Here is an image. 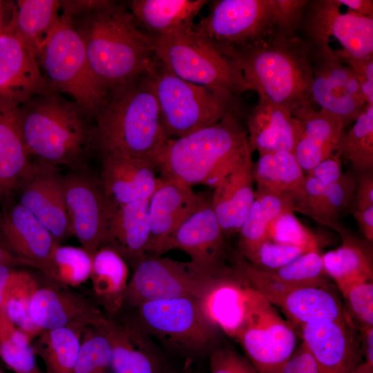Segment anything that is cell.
Here are the masks:
<instances>
[{
	"instance_id": "1",
	"label": "cell",
	"mask_w": 373,
	"mask_h": 373,
	"mask_svg": "<svg viewBox=\"0 0 373 373\" xmlns=\"http://www.w3.org/2000/svg\"><path fill=\"white\" fill-rule=\"evenodd\" d=\"M66 17L84 45L90 64L111 91L149 73L156 57L149 35L135 26L132 14L112 1H61Z\"/></svg>"
},
{
	"instance_id": "2",
	"label": "cell",
	"mask_w": 373,
	"mask_h": 373,
	"mask_svg": "<svg viewBox=\"0 0 373 373\" xmlns=\"http://www.w3.org/2000/svg\"><path fill=\"white\" fill-rule=\"evenodd\" d=\"M17 115L30 156L54 166L85 167L95 150V120L77 102L52 90L24 102Z\"/></svg>"
},
{
	"instance_id": "3",
	"label": "cell",
	"mask_w": 373,
	"mask_h": 373,
	"mask_svg": "<svg viewBox=\"0 0 373 373\" xmlns=\"http://www.w3.org/2000/svg\"><path fill=\"white\" fill-rule=\"evenodd\" d=\"M251 151L247 132L230 110L218 122L168 139L153 157L161 178L187 186H212L221 174Z\"/></svg>"
},
{
	"instance_id": "4",
	"label": "cell",
	"mask_w": 373,
	"mask_h": 373,
	"mask_svg": "<svg viewBox=\"0 0 373 373\" xmlns=\"http://www.w3.org/2000/svg\"><path fill=\"white\" fill-rule=\"evenodd\" d=\"M169 139L146 74L110 93L95 119L94 149L151 161Z\"/></svg>"
},
{
	"instance_id": "5",
	"label": "cell",
	"mask_w": 373,
	"mask_h": 373,
	"mask_svg": "<svg viewBox=\"0 0 373 373\" xmlns=\"http://www.w3.org/2000/svg\"><path fill=\"white\" fill-rule=\"evenodd\" d=\"M248 89L258 99L280 106L291 113L312 104L310 47L297 36L280 35L271 41L247 50L233 60Z\"/></svg>"
},
{
	"instance_id": "6",
	"label": "cell",
	"mask_w": 373,
	"mask_h": 373,
	"mask_svg": "<svg viewBox=\"0 0 373 373\" xmlns=\"http://www.w3.org/2000/svg\"><path fill=\"white\" fill-rule=\"evenodd\" d=\"M126 311L122 312L155 342L186 359L208 356L219 346L220 330L204 312L200 298L152 300Z\"/></svg>"
},
{
	"instance_id": "7",
	"label": "cell",
	"mask_w": 373,
	"mask_h": 373,
	"mask_svg": "<svg viewBox=\"0 0 373 373\" xmlns=\"http://www.w3.org/2000/svg\"><path fill=\"white\" fill-rule=\"evenodd\" d=\"M149 37L156 59L178 77L207 88L229 103L236 94L249 90L233 61L200 36L194 26Z\"/></svg>"
},
{
	"instance_id": "8",
	"label": "cell",
	"mask_w": 373,
	"mask_h": 373,
	"mask_svg": "<svg viewBox=\"0 0 373 373\" xmlns=\"http://www.w3.org/2000/svg\"><path fill=\"white\" fill-rule=\"evenodd\" d=\"M37 57L50 87L70 95L95 120L110 92L94 73L82 40L66 17L61 15Z\"/></svg>"
},
{
	"instance_id": "9",
	"label": "cell",
	"mask_w": 373,
	"mask_h": 373,
	"mask_svg": "<svg viewBox=\"0 0 373 373\" xmlns=\"http://www.w3.org/2000/svg\"><path fill=\"white\" fill-rule=\"evenodd\" d=\"M195 31L233 61L242 52L283 35L275 0H218Z\"/></svg>"
},
{
	"instance_id": "10",
	"label": "cell",
	"mask_w": 373,
	"mask_h": 373,
	"mask_svg": "<svg viewBox=\"0 0 373 373\" xmlns=\"http://www.w3.org/2000/svg\"><path fill=\"white\" fill-rule=\"evenodd\" d=\"M146 75L169 138L182 137L211 126L231 110L229 102L207 88L178 77L157 59Z\"/></svg>"
},
{
	"instance_id": "11",
	"label": "cell",
	"mask_w": 373,
	"mask_h": 373,
	"mask_svg": "<svg viewBox=\"0 0 373 373\" xmlns=\"http://www.w3.org/2000/svg\"><path fill=\"white\" fill-rule=\"evenodd\" d=\"M133 267L123 309L157 300L184 297L200 299L216 277L206 274L190 261H178L149 254Z\"/></svg>"
},
{
	"instance_id": "12",
	"label": "cell",
	"mask_w": 373,
	"mask_h": 373,
	"mask_svg": "<svg viewBox=\"0 0 373 373\" xmlns=\"http://www.w3.org/2000/svg\"><path fill=\"white\" fill-rule=\"evenodd\" d=\"M236 341L257 373H278L296 347V333L254 289L245 323Z\"/></svg>"
},
{
	"instance_id": "13",
	"label": "cell",
	"mask_w": 373,
	"mask_h": 373,
	"mask_svg": "<svg viewBox=\"0 0 373 373\" xmlns=\"http://www.w3.org/2000/svg\"><path fill=\"white\" fill-rule=\"evenodd\" d=\"M307 42L313 77L312 100L321 109L339 117L346 126L356 120L366 104L357 78L328 41Z\"/></svg>"
},
{
	"instance_id": "14",
	"label": "cell",
	"mask_w": 373,
	"mask_h": 373,
	"mask_svg": "<svg viewBox=\"0 0 373 373\" xmlns=\"http://www.w3.org/2000/svg\"><path fill=\"white\" fill-rule=\"evenodd\" d=\"M239 264L249 284L272 305L281 309L292 325L301 327L346 318L340 300L327 285L283 287L244 258L240 259Z\"/></svg>"
},
{
	"instance_id": "15",
	"label": "cell",
	"mask_w": 373,
	"mask_h": 373,
	"mask_svg": "<svg viewBox=\"0 0 373 373\" xmlns=\"http://www.w3.org/2000/svg\"><path fill=\"white\" fill-rule=\"evenodd\" d=\"M64 187L71 236L93 257L103 244L113 206L99 180L85 172L64 177Z\"/></svg>"
},
{
	"instance_id": "16",
	"label": "cell",
	"mask_w": 373,
	"mask_h": 373,
	"mask_svg": "<svg viewBox=\"0 0 373 373\" xmlns=\"http://www.w3.org/2000/svg\"><path fill=\"white\" fill-rule=\"evenodd\" d=\"M224 237L208 198L171 234L161 256L171 250H180L200 270L216 277L227 267Z\"/></svg>"
},
{
	"instance_id": "17",
	"label": "cell",
	"mask_w": 373,
	"mask_h": 373,
	"mask_svg": "<svg viewBox=\"0 0 373 373\" xmlns=\"http://www.w3.org/2000/svg\"><path fill=\"white\" fill-rule=\"evenodd\" d=\"M338 0L314 1L307 16L305 28L309 41H329L334 37L343 49L336 55L354 59L373 57V17L349 11L340 12Z\"/></svg>"
},
{
	"instance_id": "18",
	"label": "cell",
	"mask_w": 373,
	"mask_h": 373,
	"mask_svg": "<svg viewBox=\"0 0 373 373\" xmlns=\"http://www.w3.org/2000/svg\"><path fill=\"white\" fill-rule=\"evenodd\" d=\"M15 189L18 191V202L48 229L57 242L71 236L64 177L57 166L40 160L32 162Z\"/></svg>"
},
{
	"instance_id": "19",
	"label": "cell",
	"mask_w": 373,
	"mask_h": 373,
	"mask_svg": "<svg viewBox=\"0 0 373 373\" xmlns=\"http://www.w3.org/2000/svg\"><path fill=\"white\" fill-rule=\"evenodd\" d=\"M52 90L36 53L10 25L0 36V106L17 108L35 95Z\"/></svg>"
},
{
	"instance_id": "20",
	"label": "cell",
	"mask_w": 373,
	"mask_h": 373,
	"mask_svg": "<svg viewBox=\"0 0 373 373\" xmlns=\"http://www.w3.org/2000/svg\"><path fill=\"white\" fill-rule=\"evenodd\" d=\"M38 285L30 303V315L41 332L60 327L84 329L108 321L92 302L52 280Z\"/></svg>"
},
{
	"instance_id": "21",
	"label": "cell",
	"mask_w": 373,
	"mask_h": 373,
	"mask_svg": "<svg viewBox=\"0 0 373 373\" xmlns=\"http://www.w3.org/2000/svg\"><path fill=\"white\" fill-rule=\"evenodd\" d=\"M112 373H171L157 343L123 312L108 318Z\"/></svg>"
},
{
	"instance_id": "22",
	"label": "cell",
	"mask_w": 373,
	"mask_h": 373,
	"mask_svg": "<svg viewBox=\"0 0 373 373\" xmlns=\"http://www.w3.org/2000/svg\"><path fill=\"white\" fill-rule=\"evenodd\" d=\"M158 174L149 160L113 153L102 154L99 181L113 207L150 199L164 181Z\"/></svg>"
},
{
	"instance_id": "23",
	"label": "cell",
	"mask_w": 373,
	"mask_h": 373,
	"mask_svg": "<svg viewBox=\"0 0 373 373\" xmlns=\"http://www.w3.org/2000/svg\"><path fill=\"white\" fill-rule=\"evenodd\" d=\"M0 237L14 256L48 278L57 242L48 229L18 202L6 206L0 213Z\"/></svg>"
},
{
	"instance_id": "24",
	"label": "cell",
	"mask_w": 373,
	"mask_h": 373,
	"mask_svg": "<svg viewBox=\"0 0 373 373\" xmlns=\"http://www.w3.org/2000/svg\"><path fill=\"white\" fill-rule=\"evenodd\" d=\"M300 327L317 373H352L361 363L358 338L346 318Z\"/></svg>"
},
{
	"instance_id": "25",
	"label": "cell",
	"mask_w": 373,
	"mask_h": 373,
	"mask_svg": "<svg viewBox=\"0 0 373 373\" xmlns=\"http://www.w3.org/2000/svg\"><path fill=\"white\" fill-rule=\"evenodd\" d=\"M253 292L236 260L235 267H227L215 278L200 303L209 320L236 340L245 323Z\"/></svg>"
},
{
	"instance_id": "26",
	"label": "cell",
	"mask_w": 373,
	"mask_h": 373,
	"mask_svg": "<svg viewBox=\"0 0 373 373\" xmlns=\"http://www.w3.org/2000/svg\"><path fill=\"white\" fill-rule=\"evenodd\" d=\"M252 153L247 151L211 187L213 209L224 236L239 233L255 198Z\"/></svg>"
},
{
	"instance_id": "27",
	"label": "cell",
	"mask_w": 373,
	"mask_h": 373,
	"mask_svg": "<svg viewBox=\"0 0 373 373\" xmlns=\"http://www.w3.org/2000/svg\"><path fill=\"white\" fill-rule=\"evenodd\" d=\"M207 198L192 187L164 180L149 199L150 235L146 254L161 256L171 234Z\"/></svg>"
},
{
	"instance_id": "28",
	"label": "cell",
	"mask_w": 373,
	"mask_h": 373,
	"mask_svg": "<svg viewBox=\"0 0 373 373\" xmlns=\"http://www.w3.org/2000/svg\"><path fill=\"white\" fill-rule=\"evenodd\" d=\"M292 115L300 124L294 155L302 170L308 173L337 151L345 126L339 117L316 110L312 104L295 110Z\"/></svg>"
},
{
	"instance_id": "29",
	"label": "cell",
	"mask_w": 373,
	"mask_h": 373,
	"mask_svg": "<svg viewBox=\"0 0 373 373\" xmlns=\"http://www.w3.org/2000/svg\"><path fill=\"white\" fill-rule=\"evenodd\" d=\"M247 132L252 153L278 151L294 153L300 124L289 110L259 99L248 116Z\"/></svg>"
},
{
	"instance_id": "30",
	"label": "cell",
	"mask_w": 373,
	"mask_h": 373,
	"mask_svg": "<svg viewBox=\"0 0 373 373\" xmlns=\"http://www.w3.org/2000/svg\"><path fill=\"white\" fill-rule=\"evenodd\" d=\"M356 178L347 173L337 182L327 184L305 175L302 192L295 200L294 212L310 217L338 233L343 228L341 214L352 203Z\"/></svg>"
},
{
	"instance_id": "31",
	"label": "cell",
	"mask_w": 373,
	"mask_h": 373,
	"mask_svg": "<svg viewBox=\"0 0 373 373\" xmlns=\"http://www.w3.org/2000/svg\"><path fill=\"white\" fill-rule=\"evenodd\" d=\"M149 209V199L113 207L102 247L113 249L133 266L146 254Z\"/></svg>"
},
{
	"instance_id": "32",
	"label": "cell",
	"mask_w": 373,
	"mask_h": 373,
	"mask_svg": "<svg viewBox=\"0 0 373 373\" xmlns=\"http://www.w3.org/2000/svg\"><path fill=\"white\" fill-rule=\"evenodd\" d=\"M206 0H134L131 1V14L151 32L166 35L194 26V19L207 3Z\"/></svg>"
},
{
	"instance_id": "33",
	"label": "cell",
	"mask_w": 373,
	"mask_h": 373,
	"mask_svg": "<svg viewBox=\"0 0 373 373\" xmlns=\"http://www.w3.org/2000/svg\"><path fill=\"white\" fill-rule=\"evenodd\" d=\"M128 274L126 262L113 249L102 247L93 256L90 278L95 296L108 318L123 309Z\"/></svg>"
},
{
	"instance_id": "34",
	"label": "cell",
	"mask_w": 373,
	"mask_h": 373,
	"mask_svg": "<svg viewBox=\"0 0 373 373\" xmlns=\"http://www.w3.org/2000/svg\"><path fill=\"white\" fill-rule=\"evenodd\" d=\"M31 164L17 108L0 106V199L15 189Z\"/></svg>"
},
{
	"instance_id": "35",
	"label": "cell",
	"mask_w": 373,
	"mask_h": 373,
	"mask_svg": "<svg viewBox=\"0 0 373 373\" xmlns=\"http://www.w3.org/2000/svg\"><path fill=\"white\" fill-rule=\"evenodd\" d=\"M342 244L322 254L324 270L340 289L353 283L372 281V256L357 238L344 227L338 232Z\"/></svg>"
},
{
	"instance_id": "36",
	"label": "cell",
	"mask_w": 373,
	"mask_h": 373,
	"mask_svg": "<svg viewBox=\"0 0 373 373\" xmlns=\"http://www.w3.org/2000/svg\"><path fill=\"white\" fill-rule=\"evenodd\" d=\"M294 199L287 194L257 188L249 212L239 231L238 247L244 257L267 240L270 225L283 213L294 212Z\"/></svg>"
},
{
	"instance_id": "37",
	"label": "cell",
	"mask_w": 373,
	"mask_h": 373,
	"mask_svg": "<svg viewBox=\"0 0 373 373\" xmlns=\"http://www.w3.org/2000/svg\"><path fill=\"white\" fill-rule=\"evenodd\" d=\"M61 1L19 0L10 27L15 34L37 55L59 22Z\"/></svg>"
},
{
	"instance_id": "38",
	"label": "cell",
	"mask_w": 373,
	"mask_h": 373,
	"mask_svg": "<svg viewBox=\"0 0 373 373\" xmlns=\"http://www.w3.org/2000/svg\"><path fill=\"white\" fill-rule=\"evenodd\" d=\"M258 155L252 165L257 188L289 195L295 201L302 192L305 175L294 153L278 151Z\"/></svg>"
},
{
	"instance_id": "39",
	"label": "cell",
	"mask_w": 373,
	"mask_h": 373,
	"mask_svg": "<svg viewBox=\"0 0 373 373\" xmlns=\"http://www.w3.org/2000/svg\"><path fill=\"white\" fill-rule=\"evenodd\" d=\"M84 329L60 327L43 331L33 347L46 373H72Z\"/></svg>"
},
{
	"instance_id": "40",
	"label": "cell",
	"mask_w": 373,
	"mask_h": 373,
	"mask_svg": "<svg viewBox=\"0 0 373 373\" xmlns=\"http://www.w3.org/2000/svg\"><path fill=\"white\" fill-rule=\"evenodd\" d=\"M358 173L373 169V104H365L347 132H343L337 151Z\"/></svg>"
},
{
	"instance_id": "41",
	"label": "cell",
	"mask_w": 373,
	"mask_h": 373,
	"mask_svg": "<svg viewBox=\"0 0 373 373\" xmlns=\"http://www.w3.org/2000/svg\"><path fill=\"white\" fill-rule=\"evenodd\" d=\"M260 270L270 280L283 287L324 286L328 283L322 254L318 251L305 253L276 269Z\"/></svg>"
},
{
	"instance_id": "42",
	"label": "cell",
	"mask_w": 373,
	"mask_h": 373,
	"mask_svg": "<svg viewBox=\"0 0 373 373\" xmlns=\"http://www.w3.org/2000/svg\"><path fill=\"white\" fill-rule=\"evenodd\" d=\"M93 257L83 248L56 242L48 278L63 286H78L90 278Z\"/></svg>"
},
{
	"instance_id": "43",
	"label": "cell",
	"mask_w": 373,
	"mask_h": 373,
	"mask_svg": "<svg viewBox=\"0 0 373 373\" xmlns=\"http://www.w3.org/2000/svg\"><path fill=\"white\" fill-rule=\"evenodd\" d=\"M38 285L30 273L17 269L8 287L3 307L12 323L30 339L41 332L30 315V300Z\"/></svg>"
},
{
	"instance_id": "44",
	"label": "cell",
	"mask_w": 373,
	"mask_h": 373,
	"mask_svg": "<svg viewBox=\"0 0 373 373\" xmlns=\"http://www.w3.org/2000/svg\"><path fill=\"white\" fill-rule=\"evenodd\" d=\"M106 323L85 329L72 373H112L111 346L105 328Z\"/></svg>"
},
{
	"instance_id": "45",
	"label": "cell",
	"mask_w": 373,
	"mask_h": 373,
	"mask_svg": "<svg viewBox=\"0 0 373 373\" xmlns=\"http://www.w3.org/2000/svg\"><path fill=\"white\" fill-rule=\"evenodd\" d=\"M35 356L30 338L19 329L0 338V357L16 373H40Z\"/></svg>"
},
{
	"instance_id": "46",
	"label": "cell",
	"mask_w": 373,
	"mask_h": 373,
	"mask_svg": "<svg viewBox=\"0 0 373 373\" xmlns=\"http://www.w3.org/2000/svg\"><path fill=\"white\" fill-rule=\"evenodd\" d=\"M294 211H287L270 225L267 240L280 244L302 247L308 251H320L317 236L303 224Z\"/></svg>"
},
{
	"instance_id": "47",
	"label": "cell",
	"mask_w": 373,
	"mask_h": 373,
	"mask_svg": "<svg viewBox=\"0 0 373 373\" xmlns=\"http://www.w3.org/2000/svg\"><path fill=\"white\" fill-rule=\"evenodd\" d=\"M307 252L309 251L300 247L266 240L243 258L260 269L273 270L291 262Z\"/></svg>"
},
{
	"instance_id": "48",
	"label": "cell",
	"mask_w": 373,
	"mask_h": 373,
	"mask_svg": "<svg viewBox=\"0 0 373 373\" xmlns=\"http://www.w3.org/2000/svg\"><path fill=\"white\" fill-rule=\"evenodd\" d=\"M361 325H373V283H353L339 289Z\"/></svg>"
},
{
	"instance_id": "49",
	"label": "cell",
	"mask_w": 373,
	"mask_h": 373,
	"mask_svg": "<svg viewBox=\"0 0 373 373\" xmlns=\"http://www.w3.org/2000/svg\"><path fill=\"white\" fill-rule=\"evenodd\" d=\"M210 373H257L246 356L227 346H218L208 356Z\"/></svg>"
},
{
	"instance_id": "50",
	"label": "cell",
	"mask_w": 373,
	"mask_h": 373,
	"mask_svg": "<svg viewBox=\"0 0 373 373\" xmlns=\"http://www.w3.org/2000/svg\"><path fill=\"white\" fill-rule=\"evenodd\" d=\"M308 3L306 0H275L278 22L283 35L296 36Z\"/></svg>"
},
{
	"instance_id": "51",
	"label": "cell",
	"mask_w": 373,
	"mask_h": 373,
	"mask_svg": "<svg viewBox=\"0 0 373 373\" xmlns=\"http://www.w3.org/2000/svg\"><path fill=\"white\" fill-rule=\"evenodd\" d=\"M336 56L343 63L347 64L354 73L365 103L373 104V57L354 59Z\"/></svg>"
},
{
	"instance_id": "52",
	"label": "cell",
	"mask_w": 373,
	"mask_h": 373,
	"mask_svg": "<svg viewBox=\"0 0 373 373\" xmlns=\"http://www.w3.org/2000/svg\"><path fill=\"white\" fill-rule=\"evenodd\" d=\"M344 174L341 157L336 151L307 173V175L327 184L338 181Z\"/></svg>"
},
{
	"instance_id": "53",
	"label": "cell",
	"mask_w": 373,
	"mask_h": 373,
	"mask_svg": "<svg viewBox=\"0 0 373 373\" xmlns=\"http://www.w3.org/2000/svg\"><path fill=\"white\" fill-rule=\"evenodd\" d=\"M278 373H317L315 362L303 342L296 347Z\"/></svg>"
},
{
	"instance_id": "54",
	"label": "cell",
	"mask_w": 373,
	"mask_h": 373,
	"mask_svg": "<svg viewBox=\"0 0 373 373\" xmlns=\"http://www.w3.org/2000/svg\"><path fill=\"white\" fill-rule=\"evenodd\" d=\"M372 171L358 173L359 176L356 179V187L352 201L355 209L373 207Z\"/></svg>"
},
{
	"instance_id": "55",
	"label": "cell",
	"mask_w": 373,
	"mask_h": 373,
	"mask_svg": "<svg viewBox=\"0 0 373 373\" xmlns=\"http://www.w3.org/2000/svg\"><path fill=\"white\" fill-rule=\"evenodd\" d=\"M352 215L364 237L372 242L373 240V207L363 209H353Z\"/></svg>"
},
{
	"instance_id": "56",
	"label": "cell",
	"mask_w": 373,
	"mask_h": 373,
	"mask_svg": "<svg viewBox=\"0 0 373 373\" xmlns=\"http://www.w3.org/2000/svg\"><path fill=\"white\" fill-rule=\"evenodd\" d=\"M358 342L364 362L373 366V325H360Z\"/></svg>"
},
{
	"instance_id": "57",
	"label": "cell",
	"mask_w": 373,
	"mask_h": 373,
	"mask_svg": "<svg viewBox=\"0 0 373 373\" xmlns=\"http://www.w3.org/2000/svg\"><path fill=\"white\" fill-rule=\"evenodd\" d=\"M15 267L7 265H0V312L4 309L8 287L17 270Z\"/></svg>"
},
{
	"instance_id": "58",
	"label": "cell",
	"mask_w": 373,
	"mask_h": 373,
	"mask_svg": "<svg viewBox=\"0 0 373 373\" xmlns=\"http://www.w3.org/2000/svg\"><path fill=\"white\" fill-rule=\"evenodd\" d=\"M341 6H346L349 11L358 15L373 17L372 0H338Z\"/></svg>"
},
{
	"instance_id": "59",
	"label": "cell",
	"mask_w": 373,
	"mask_h": 373,
	"mask_svg": "<svg viewBox=\"0 0 373 373\" xmlns=\"http://www.w3.org/2000/svg\"><path fill=\"white\" fill-rule=\"evenodd\" d=\"M15 10V1L0 0V36L10 26Z\"/></svg>"
},
{
	"instance_id": "60",
	"label": "cell",
	"mask_w": 373,
	"mask_h": 373,
	"mask_svg": "<svg viewBox=\"0 0 373 373\" xmlns=\"http://www.w3.org/2000/svg\"><path fill=\"white\" fill-rule=\"evenodd\" d=\"M1 264L12 267L27 266L31 267L28 262L14 256L0 242V265Z\"/></svg>"
},
{
	"instance_id": "61",
	"label": "cell",
	"mask_w": 373,
	"mask_h": 373,
	"mask_svg": "<svg viewBox=\"0 0 373 373\" xmlns=\"http://www.w3.org/2000/svg\"><path fill=\"white\" fill-rule=\"evenodd\" d=\"M352 373H373V366L363 362Z\"/></svg>"
},
{
	"instance_id": "62",
	"label": "cell",
	"mask_w": 373,
	"mask_h": 373,
	"mask_svg": "<svg viewBox=\"0 0 373 373\" xmlns=\"http://www.w3.org/2000/svg\"><path fill=\"white\" fill-rule=\"evenodd\" d=\"M171 373H195V372H194L191 369L186 367L184 370L180 372H177V371L173 370Z\"/></svg>"
},
{
	"instance_id": "63",
	"label": "cell",
	"mask_w": 373,
	"mask_h": 373,
	"mask_svg": "<svg viewBox=\"0 0 373 373\" xmlns=\"http://www.w3.org/2000/svg\"><path fill=\"white\" fill-rule=\"evenodd\" d=\"M0 373H3V372L0 370Z\"/></svg>"
}]
</instances>
